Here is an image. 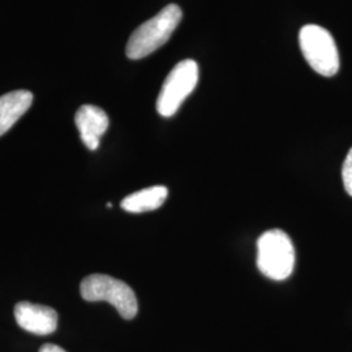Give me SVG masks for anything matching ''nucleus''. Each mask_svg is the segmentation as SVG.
I'll return each mask as SVG.
<instances>
[{
  "label": "nucleus",
  "mask_w": 352,
  "mask_h": 352,
  "mask_svg": "<svg viewBox=\"0 0 352 352\" xmlns=\"http://www.w3.org/2000/svg\"><path fill=\"white\" fill-rule=\"evenodd\" d=\"M182 16L179 6H166L161 12L132 33L126 43V56L132 60H139L162 47L180 24Z\"/></svg>",
  "instance_id": "nucleus-1"
},
{
  "label": "nucleus",
  "mask_w": 352,
  "mask_h": 352,
  "mask_svg": "<svg viewBox=\"0 0 352 352\" xmlns=\"http://www.w3.org/2000/svg\"><path fill=\"white\" fill-rule=\"evenodd\" d=\"M257 267L265 277L285 280L295 267V248L282 230H269L257 240Z\"/></svg>",
  "instance_id": "nucleus-2"
},
{
  "label": "nucleus",
  "mask_w": 352,
  "mask_h": 352,
  "mask_svg": "<svg viewBox=\"0 0 352 352\" xmlns=\"http://www.w3.org/2000/svg\"><path fill=\"white\" fill-rule=\"evenodd\" d=\"M80 292L87 302H110L124 320H132L139 312L135 291L116 278L91 274L81 282Z\"/></svg>",
  "instance_id": "nucleus-3"
},
{
  "label": "nucleus",
  "mask_w": 352,
  "mask_h": 352,
  "mask_svg": "<svg viewBox=\"0 0 352 352\" xmlns=\"http://www.w3.org/2000/svg\"><path fill=\"white\" fill-rule=\"evenodd\" d=\"M299 45L305 60L320 75L331 77L340 69V55L333 36L321 26H302Z\"/></svg>",
  "instance_id": "nucleus-4"
},
{
  "label": "nucleus",
  "mask_w": 352,
  "mask_h": 352,
  "mask_svg": "<svg viewBox=\"0 0 352 352\" xmlns=\"http://www.w3.org/2000/svg\"><path fill=\"white\" fill-rule=\"evenodd\" d=\"M199 82V65L186 59L176 64L164 80L157 100V111L164 118H170L180 109L182 103L195 90Z\"/></svg>",
  "instance_id": "nucleus-5"
},
{
  "label": "nucleus",
  "mask_w": 352,
  "mask_h": 352,
  "mask_svg": "<svg viewBox=\"0 0 352 352\" xmlns=\"http://www.w3.org/2000/svg\"><path fill=\"white\" fill-rule=\"evenodd\" d=\"M17 325L36 336H49L58 327V314L55 309L34 302H21L14 307Z\"/></svg>",
  "instance_id": "nucleus-6"
},
{
  "label": "nucleus",
  "mask_w": 352,
  "mask_h": 352,
  "mask_svg": "<svg viewBox=\"0 0 352 352\" xmlns=\"http://www.w3.org/2000/svg\"><path fill=\"white\" fill-rule=\"evenodd\" d=\"M80 138L89 151H97L101 138L109 128V116L98 106L84 104L75 115Z\"/></svg>",
  "instance_id": "nucleus-7"
},
{
  "label": "nucleus",
  "mask_w": 352,
  "mask_h": 352,
  "mask_svg": "<svg viewBox=\"0 0 352 352\" xmlns=\"http://www.w3.org/2000/svg\"><path fill=\"white\" fill-rule=\"evenodd\" d=\"M33 94L28 90H14L0 97V136L30 109Z\"/></svg>",
  "instance_id": "nucleus-8"
},
{
  "label": "nucleus",
  "mask_w": 352,
  "mask_h": 352,
  "mask_svg": "<svg viewBox=\"0 0 352 352\" xmlns=\"http://www.w3.org/2000/svg\"><path fill=\"white\" fill-rule=\"evenodd\" d=\"M167 196L168 189L164 186H154L126 196L120 206L128 213H145L161 208Z\"/></svg>",
  "instance_id": "nucleus-9"
},
{
  "label": "nucleus",
  "mask_w": 352,
  "mask_h": 352,
  "mask_svg": "<svg viewBox=\"0 0 352 352\" xmlns=\"http://www.w3.org/2000/svg\"><path fill=\"white\" fill-rule=\"evenodd\" d=\"M342 179H343V186L346 192L352 197V148L346 155V160L343 162L342 167Z\"/></svg>",
  "instance_id": "nucleus-10"
},
{
  "label": "nucleus",
  "mask_w": 352,
  "mask_h": 352,
  "mask_svg": "<svg viewBox=\"0 0 352 352\" xmlns=\"http://www.w3.org/2000/svg\"><path fill=\"white\" fill-rule=\"evenodd\" d=\"M38 352H65L64 351L62 347H59V346H56V344H51V343H46V344H43L41 349H39V351Z\"/></svg>",
  "instance_id": "nucleus-11"
}]
</instances>
